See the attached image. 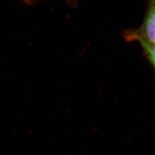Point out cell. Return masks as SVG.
Returning <instances> with one entry per match:
<instances>
[{"label": "cell", "instance_id": "2", "mask_svg": "<svg viewBox=\"0 0 155 155\" xmlns=\"http://www.w3.org/2000/svg\"><path fill=\"white\" fill-rule=\"evenodd\" d=\"M144 48L150 61L155 67V43H151L145 41L143 40H137Z\"/></svg>", "mask_w": 155, "mask_h": 155}, {"label": "cell", "instance_id": "1", "mask_svg": "<svg viewBox=\"0 0 155 155\" xmlns=\"http://www.w3.org/2000/svg\"><path fill=\"white\" fill-rule=\"evenodd\" d=\"M137 40L155 43V0H149V6L143 25L138 35Z\"/></svg>", "mask_w": 155, "mask_h": 155}]
</instances>
